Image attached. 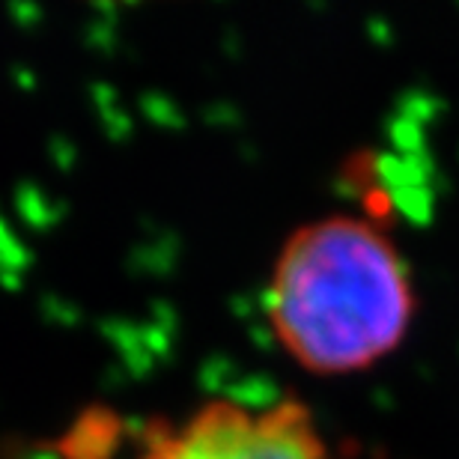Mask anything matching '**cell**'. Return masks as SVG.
<instances>
[{"label":"cell","instance_id":"obj_1","mask_svg":"<svg viewBox=\"0 0 459 459\" xmlns=\"http://www.w3.org/2000/svg\"><path fill=\"white\" fill-rule=\"evenodd\" d=\"M415 314L406 256L373 218L325 215L283 242L269 283V319L305 370H367L403 343Z\"/></svg>","mask_w":459,"mask_h":459},{"label":"cell","instance_id":"obj_2","mask_svg":"<svg viewBox=\"0 0 459 459\" xmlns=\"http://www.w3.org/2000/svg\"><path fill=\"white\" fill-rule=\"evenodd\" d=\"M141 459H328L316 420L301 400L269 409L209 403L186 424L150 429Z\"/></svg>","mask_w":459,"mask_h":459}]
</instances>
